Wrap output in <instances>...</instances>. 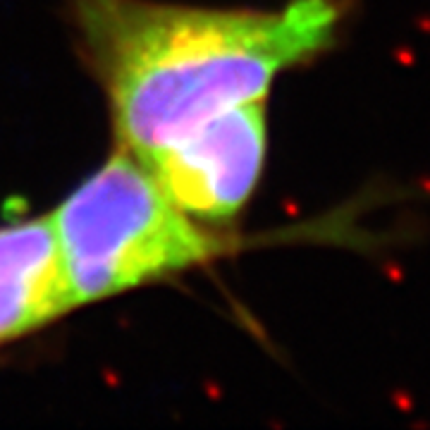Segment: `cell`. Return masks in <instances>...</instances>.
Returning a JSON list of instances; mask_svg holds the SVG:
<instances>
[{
	"label": "cell",
	"mask_w": 430,
	"mask_h": 430,
	"mask_svg": "<svg viewBox=\"0 0 430 430\" xmlns=\"http://www.w3.org/2000/svg\"><path fill=\"white\" fill-rule=\"evenodd\" d=\"M74 311L48 217L0 227V344Z\"/></svg>",
	"instance_id": "obj_4"
},
{
	"label": "cell",
	"mask_w": 430,
	"mask_h": 430,
	"mask_svg": "<svg viewBox=\"0 0 430 430\" xmlns=\"http://www.w3.org/2000/svg\"><path fill=\"white\" fill-rule=\"evenodd\" d=\"M265 151V101H249L215 113L136 158L184 213L217 225L237 217L251 201L263 175Z\"/></svg>",
	"instance_id": "obj_3"
},
{
	"label": "cell",
	"mask_w": 430,
	"mask_h": 430,
	"mask_svg": "<svg viewBox=\"0 0 430 430\" xmlns=\"http://www.w3.org/2000/svg\"><path fill=\"white\" fill-rule=\"evenodd\" d=\"M72 306L175 277L227 251V239L187 215L134 153L118 146L48 215Z\"/></svg>",
	"instance_id": "obj_2"
},
{
	"label": "cell",
	"mask_w": 430,
	"mask_h": 430,
	"mask_svg": "<svg viewBox=\"0 0 430 430\" xmlns=\"http://www.w3.org/2000/svg\"><path fill=\"white\" fill-rule=\"evenodd\" d=\"M86 63L111 108L118 146L146 155L215 113L265 101L272 81L334 43L339 0L277 10L155 0H70Z\"/></svg>",
	"instance_id": "obj_1"
}]
</instances>
